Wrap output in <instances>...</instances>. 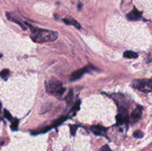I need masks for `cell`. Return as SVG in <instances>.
<instances>
[{"label":"cell","mask_w":152,"mask_h":151,"mask_svg":"<svg viewBox=\"0 0 152 151\" xmlns=\"http://www.w3.org/2000/svg\"><path fill=\"white\" fill-rule=\"evenodd\" d=\"M99 151H112V150L109 147V146H108V145L106 144V145H104V146H102V147L100 148V150Z\"/></svg>","instance_id":"ac0fdd59"},{"label":"cell","mask_w":152,"mask_h":151,"mask_svg":"<svg viewBox=\"0 0 152 151\" xmlns=\"http://www.w3.org/2000/svg\"><path fill=\"white\" fill-rule=\"evenodd\" d=\"M4 117H5L6 118H7V120H9V121H10V120H12V115L10 113L8 112V111L7 110H4Z\"/></svg>","instance_id":"5bb4252c"},{"label":"cell","mask_w":152,"mask_h":151,"mask_svg":"<svg viewBox=\"0 0 152 151\" xmlns=\"http://www.w3.org/2000/svg\"><path fill=\"white\" fill-rule=\"evenodd\" d=\"M132 87L144 93H150L152 90V81L151 79L134 80L132 82Z\"/></svg>","instance_id":"3957f363"},{"label":"cell","mask_w":152,"mask_h":151,"mask_svg":"<svg viewBox=\"0 0 152 151\" xmlns=\"http://www.w3.org/2000/svg\"><path fill=\"white\" fill-rule=\"evenodd\" d=\"M9 74H10V71L7 69H4L0 72V77L1 78H3V79L6 80L7 78V77L9 76Z\"/></svg>","instance_id":"9c48e42d"},{"label":"cell","mask_w":152,"mask_h":151,"mask_svg":"<svg viewBox=\"0 0 152 151\" xmlns=\"http://www.w3.org/2000/svg\"><path fill=\"white\" fill-rule=\"evenodd\" d=\"M134 137L136 138V139H140V138L143 137V133L140 130H136V131L133 134Z\"/></svg>","instance_id":"8fae6325"},{"label":"cell","mask_w":152,"mask_h":151,"mask_svg":"<svg viewBox=\"0 0 152 151\" xmlns=\"http://www.w3.org/2000/svg\"><path fill=\"white\" fill-rule=\"evenodd\" d=\"M73 99V91L72 90H70V92L68 93V96H66V100L68 101V102H71V100H72Z\"/></svg>","instance_id":"e0dca14e"},{"label":"cell","mask_w":152,"mask_h":151,"mask_svg":"<svg viewBox=\"0 0 152 151\" xmlns=\"http://www.w3.org/2000/svg\"><path fill=\"white\" fill-rule=\"evenodd\" d=\"M123 56L126 59H137L138 57V54L136 52L132 51V50H127L124 53Z\"/></svg>","instance_id":"52a82bcc"},{"label":"cell","mask_w":152,"mask_h":151,"mask_svg":"<svg viewBox=\"0 0 152 151\" xmlns=\"http://www.w3.org/2000/svg\"><path fill=\"white\" fill-rule=\"evenodd\" d=\"M1 56H2V55H1V53H0V58H1Z\"/></svg>","instance_id":"44dd1931"},{"label":"cell","mask_w":152,"mask_h":151,"mask_svg":"<svg viewBox=\"0 0 152 151\" xmlns=\"http://www.w3.org/2000/svg\"><path fill=\"white\" fill-rule=\"evenodd\" d=\"M91 69H92V68L90 66L85 67V68H81V69H79L78 70H77V71H75V72L73 73L70 79H71V81H77V80L80 79V78H81V77L83 76L85 73L89 72V71H90Z\"/></svg>","instance_id":"277c9868"},{"label":"cell","mask_w":152,"mask_h":151,"mask_svg":"<svg viewBox=\"0 0 152 151\" xmlns=\"http://www.w3.org/2000/svg\"><path fill=\"white\" fill-rule=\"evenodd\" d=\"M1 104L0 102V113H1Z\"/></svg>","instance_id":"ffe728a7"},{"label":"cell","mask_w":152,"mask_h":151,"mask_svg":"<svg viewBox=\"0 0 152 151\" xmlns=\"http://www.w3.org/2000/svg\"><path fill=\"white\" fill-rule=\"evenodd\" d=\"M142 17V13L140 12L136 7H134L133 10L127 14V19L130 21L140 20Z\"/></svg>","instance_id":"5b68a950"},{"label":"cell","mask_w":152,"mask_h":151,"mask_svg":"<svg viewBox=\"0 0 152 151\" xmlns=\"http://www.w3.org/2000/svg\"><path fill=\"white\" fill-rule=\"evenodd\" d=\"M80 101H77V103L75 104V105L74 106V107L72 108V111L74 112L76 110H78L80 109Z\"/></svg>","instance_id":"2e32d148"},{"label":"cell","mask_w":152,"mask_h":151,"mask_svg":"<svg viewBox=\"0 0 152 151\" xmlns=\"http://www.w3.org/2000/svg\"><path fill=\"white\" fill-rule=\"evenodd\" d=\"M141 115H142V109L140 107H137L132 113V117L134 119H139Z\"/></svg>","instance_id":"ba28073f"},{"label":"cell","mask_w":152,"mask_h":151,"mask_svg":"<svg viewBox=\"0 0 152 151\" xmlns=\"http://www.w3.org/2000/svg\"><path fill=\"white\" fill-rule=\"evenodd\" d=\"M28 26L31 28V38L35 42H48V41H54L58 37V33L53 30L34 28L30 25H28Z\"/></svg>","instance_id":"6da1fadb"},{"label":"cell","mask_w":152,"mask_h":151,"mask_svg":"<svg viewBox=\"0 0 152 151\" xmlns=\"http://www.w3.org/2000/svg\"><path fill=\"white\" fill-rule=\"evenodd\" d=\"M70 22H71V25H74V26H75L76 28H78V29H80V28H81L80 24H79L76 20H74V19H70Z\"/></svg>","instance_id":"4fadbf2b"},{"label":"cell","mask_w":152,"mask_h":151,"mask_svg":"<svg viewBox=\"0 0 152 151\" xmlns=\"http://www.w3.org/2000/svg\"><path fill=\"white\" fill-rule=\"evenodd\" d=\"M82 6H83V4L82 3H79V5H78V9L80 10L82 8Z\"/></svg>","instance_id":"d6986e66"},{"label":"cell","mask_w":152,"mask_h":151,"mask_svg":"<svg viewBox=\"0 0 152 151\" xmlns=\"http://www.w3.org/2000/svg\"><path fill=\"white\" fill-rule=\"evenodd\" d=\"M70 128H71V133L72 136H75L76 132L77 130V126L76 125H70Z\"/></svg>","instance_id":"9a60e30c"},{"label":"cell","mask_w":152,"mask_h":151,"mask_svg":"<svg viewBox=\"0 0 152 151\" xmlns=\"http://www.w3.org/2000/svg\"><path fill=\"white\" fill-rule=\"evenodd\" d=\"M46 90L50 94L56 96H62L65 91V88L62 86V82L56 78H52L45 82Z\"/></svg>","instance_id":"7a4b0ae2"},{"label":"cell","mask_w":152,"mask_h":151,"mask_svg":"<svg viewBox=\"0 0 152 151\" xmlns=\"http://www.w3.org/2000/svg\"><path fill=\"white\" fill-rule=\"evenodd\" d=\"M18 125H19V121L17 119H15L11 124V126H10L12 130H17Z\"/></svg>","instance_id":"7c38bea8"},{"label":"cell","mask_w":152,"mask_h":151,"mask_svg":"<svg viewBox=\"0 0 152 151\" xmlns=\"http://www.w3.org/2000/svg\"><path fill=\"white\" fill-rule=\"evenodd\" d=\"M66 119H67L66 117H65V116L62 117V118H59V119L56 120V121H54V122H53V126L56 127V126L59 125V124H62V123H63V121H65Z\"/></svg>","instance_id":"30bf717a"},{"label":"cell","mask_w":152,"mask_h":151,"mask_svg":"<svg viewBox=\"0 0 152 151\" xmlns=\"http://www.w3.org/2000/svg\"><path fill=\"white\" fill-rule=\"evenodd\" d=\"M91 129L92 132L95 135H97V136H105V133L106 132V129L105 127L99 125L92 126Z\"/></svg>","instance_id":"8992f818"}]
</instances>
